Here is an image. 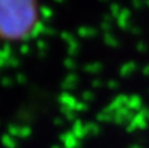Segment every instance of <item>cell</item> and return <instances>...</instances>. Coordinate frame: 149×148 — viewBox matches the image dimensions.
<instances>
[{"mask_svg": "<svg viewBox=\"0 0 149 148\" xmlns=\"http://www.w3.org/2000/svg\"><path fill=\"white\" fill-rule=\"evenodd\" d=\"M39 20L38 0H0V39L17 42L28 38Z\"/></svg>", "mask_w": 149, "mask_h": 148, "instance_id": "cell-1", "label": "cell"}]
</instances>
